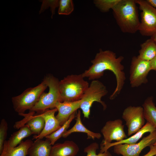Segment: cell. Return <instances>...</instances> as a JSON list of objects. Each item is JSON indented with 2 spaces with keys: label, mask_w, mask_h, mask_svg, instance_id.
<instances>
[{
  "label": "cell",
  "mask_w": 156,
  "mask_h": 156,
  "mask_svg": "<svg viewBox=\"0 0 156 156\" xmlns=\"http://www.w3.org/2000/svg\"><path fill=\"white\" fill-rule=\"evenodd\" d=\"M57 109L55 108L47 109L39 114L44 120L45 124L43 130L38 135H34L33 139H42L55 131L61 127L59 122L55 116Z\"/></svg>",
  "instance_id": "cell-12"
},
{
  "label": "cell",
  "mask_w": 156,
  "mask_h": 156,
  "mask_svg": "<svg viewBox=\"0 0 156 156\" xmlns=\"http://www.w3.org/2000/svg\"><path fill=\"white\" fill-rule=\"evenodd\" d=\"M8 129V124L6 120L3 118L1 119L0 124V153H2L5 141L6 140L7 131Z\"/></svg>",
  "instance_id": "cell-27"
},
{
  "label": "cell",
  "mask_w": 156,
  "mask_h": 156,
  "mask_svg": "<svg viewBox=\"0 0 156 156\" xmlns=\"http://www.w3.org/2000/svg\"><path fill=\"white\" fill-rule=\"evenodd\" d=\"M149 147L150 149L149 151L142 156H153L156 155V146L152 145Z\"/></svg>",
  "instance_id": "cell-29"
},
{
  "label": "cell",
  "mask_w": 156,
  "mask_h": 156,
  "mask_svg": "<svg viewBox=\"0 0 156 156\" xmlns=\"http://www.w3.org/2000/svg\"><path fill=\"white\" fill-rule=\"evenodd\" d=\"M151 5L156 9V0H146Z\"/></svg>",
  "instance_id": "cell-31"
},
{
  "label": "cell",
  "mask_w": 156,
  "mask_h": 156,
  "mask_svg": "<svg viewBox=\"0 0 156 156\" xmlns=\"http://www.w3.org/2000/svg\"><path fill=\"white\" fill-rule=\"evenodd\" d=\"M46 79L49 91L44 92L40 95L39 99L35 105L30 110L31 112L42 113L49 109L55 108L59 102H62L60 93L57 78L52 75L49 74L44 77Z\"/></svg>",
  "instance_id": "cell-5"
},
{
  "label": "cell",
  "mask_w": 156,
  "mask_h": 156,
  "mask_svg": "<svg viewBox=\"0 0 156 156\" xmlns=\"http://www.w3.org/2000/svg\"><path fill=\"white\" fill-rule=\"evenodd\" d=\"M81 111L79 110L76 115V121L75 125L71 129L67 130L63 134L62 137L66 138L71 133L75 132H81L86 133L89 138L93 140L95 138L100 139L101 137L100 133L93 132L83 125L81 121Z\"/></svg>",
  "instance_id": "cell-20"
},
{
  "label": "cell",
  "mask_w": 156,
  "mask_h": 156,
  "mask_svg": "<svg viewBox=\"0 0 156 156\" xmlns=\"http://www.w3.org/2000/svg\"><path fill=\"white\" fill-rule=\"evenodd\" d=\"M156 129L151 124L148 122L137 132L128 138L124 139L119 142L113 143H103L100 153H103L107 151L110 147L119 144H133L137 142L143 135L147 132L151 133L156 130Z\"/></svg>",
  "instance_id": "cell-14"
},
{
  "label": "cell",
  "mask_w": 156,
  "mask_h": 156,
  "mask_svg": "<svg viewBox=\"0 0 156 156\" xmlns=\"http://www.w3.org/2000/svg\"><path fill=\"white\" fill-rule=\"evenodd\" d=\"M89 85L82 74L68 75L64 77L59 83L62 102L81 100Z\"/></svg>",
  "instance_id": "cell-3"
},
{
  "label": "cell",
  "mask_w": 156,
  "mask_h": 156,
  "mask_svg": "<svg viewBox=\"0 0 156 156\" xmlns=\"http://www.w3.org/2000/svg\"><path fill=\"white\" fill-rule=\"evenodd\" d=\"M33 143L31 140H27L22 141L17 146L12 147L9 145L8 141L6 140L0 156H27L28 150Z\"/></svg>",
  "instance_id": "cell-15"
},
{
  "label": "cell",
  "mask_w": 156,
  "mask_h": 156,
  "mask_svg": "<svg viewBox=\"0 0 156 156\" xmlns=\"http://www.w3.org/2000/svg\"><path fill=\"white\" fill-rule=\"evenodd\" d=\"M76 112L72 114L68 119L58 129L45 137L46 138L50 140L51 144L52 146L54 144L55 142L58 140L62 137L63 134L67 131L70 123L76 117Z\"/></svg>",
  "instance_id": "cell-23"
},
{
  "label": "cell",
  "mask_w": 156,
  "mask_h": 156,
  "mask_svg": "<svg viewBox=\"0 0 156 156\" xmlns=\"http://www.w3.org/2000/svg\"><path fill=\"white\" fill-rule=\"evenodd\" d=\"M107 93L106 86L102 82L97 80H92L81 99L80 108L84 118H89L90 109L94 102L100 103L104 110L106 108V104L101 99Z\"/></svg>",
  "instance_id": "cell-6"
},
{
  "label": "cell",
  "mask_w": 156,
  "mask_h": 156,
  "mask_svg": "<svg viewBox=\"0 0 156 156\" xmlns=\"http://www.w3.org/2000/svg\"><path fill=\"white\" fill-rule=\"evenodd\" d=\"M34 112H31L28 114H24L28 120L26 124L31 131L32 134L35 135H39L43 130L45 126V120L44 118L39 114L33 116Z\"/></svg>",
  "instance_id": "cell-18"
},
{
  "label": "cell",
  "mask_w": 156,
  "mask_h": 156,
  "mask_svg": "<svg viewBox=\"0 0 156 156\" xmlns=\"http://www.w3.org/2000/svg\"><path fill=\"white\" fill-rule=\"evenodd\" d=\"M151 70L156 71V55L150 61Z\"/></svg>",
  "instance_id": "cell-30"
},
{
  "label": "cell",
  "mask_w": 156,
  "mask_h": 156,
  "mask_svg": "<svg viewBox=\"0 0 156 156\" xmlns=\"http://www.w3.org/2000/svg\"><path fill=\"white\" fill-rule=\"evenodd\" d=\"M101 131L103 136V143H110L113 140L119 142L127 137L124 125L120 119L107 121Z\"/></svg>",
  "instance_id": "cell-11"
},
{
  "label": "cell",
  "mask_w": 156,
  "mask_h": 156,
  "mask_svg": "<svg viewBox=\"0 0 156 156\" xmlns=\"http://www.w3.org/2000/svg\"><path fill=\"white\" fill-rule=\"evenodd\" d=\"M142 106L145 120L156 129V107L153 97H149L147 98Z\"/></svg>",
  "instance_id": "cell-21"
},
{
  "label": "cell",
  "mask_w": 156,
  "mask_h": 156,
  "mask_svg": "<svg viewBox=\"0 0 156 156\" xmlns=\"http://www.w3.org/2000/svg\"><path fill=\"white\" fill-rule=\"evenodd\" d=\"M135 0H120L112 9L117 25L125 33H135L140 24Z\"/></svg>",
  "instance_id": "cell-2"
},
{
  "label": "cell",
  "mask_w": 156,
  "mask_h": 156,
  "mask_svg": "<svg viewBox=\"0 0 156 156\" xmlns=\"http://www.w3.org/2000/svg\"><path fill=\"white\" fill-rule=\"evenodd\" d=\"M120 0H94L93 2L95 6L103 13L108 12L120 1Z\"/></svg>",
  "instance_id": "cell-24"
},
{
  "label": "cell",
  "mask_w": 156,
  "mask_h": 156,
  "mask_svg": "<svg viewBox=\"0 0 156 156\" xmlns=\"http://www.w3.org/2000/svg\"><path fill=\"white\" fill-rule=\"evenodd\" d=\"M79 150L78 146L74 142L66 141L52 146L50 156H75Z\"/></svg>",
  "instance_id": "cell-16"
},
{
  "label": "cell",
  "mask_w": 156,
  "mask_h": 156,
  "mask_svg": "<svg viewBox=\"0 0 156 156\" xmlns=\"http://www.w3.org/2000/svg\"><path fill=\"white\" fill-rule=\"evenodd\" d=\"M99 148V145L96 143H93L85 148L84 151L87 153V156H112L107 150L103 153L96 154V151Z\"/></svg>",
  "instance_id": "cell-26"
},
{
  "label": "cell",
  "mask_w": 156,
  "mask_h": 156,
  "mask_svg": "<svg viewBox=\"0 0 156 156\" xmlns=\"http://www.w3.org/2000/svg\"><path fill=\"white\" fill-rule=\"evenodd\" d=\"M58 13L59 14L68 15L73 11L74 6L72 0H60Z\"/></svg>",
  "instance_id": "cell-25"
},
{
  "label": "cell",
  "mask_w": 156,
  "mask_h": 156,
  "mask_svg": "<svg viewBox=\"0 0 156 156\" xmlns=\"http://www.w3.org/2000/svg\"><path fill=\"white\" fill-rule=\"evenodd\" d=\"M33 134L28 127L24 125L17 131L13 133L8 140L10 146L15 147L19 144L23 140Z\"/></svg>",
  "instance_id": "cell-22"
},
{
  "label": "cell",
  "mask_w": 156,
  "mask_h": 156,
  "mask_svg": "<svg viewBox=\"0 0 156 156\" xmlns=\"http://www.w3.org/2000/svg\"><path fill=\"white\" fill-rule=\"evenodd\" d=\"M124 59L122 56L117 57L116 53L112 51L100 49L91 61L92 65L82 74V75L84 78L93 80L103 76L106 70L112 72L116 81V88L109 98L113 99L120 94L125 83L126 78L124 67L121 63Z\"/></svg>",
  "instance_id": "cell-1"
},
{
  "label": "cell",
  "mask_w": 156,
  "mask_h": 156,
  "mask_svg": "<svg viewBox=\"0 0 156 156\" xmlns=\"http://www.w3.org/2000/svg\"><path fill=\"white\" fill-rule=\"evenodd\" d=\"M155 156H156V155H155Z\"/></svg>",
  "instance_id": "cell-34"
},
{
  "label": "cell",
  "mask_w": 156,
  "mask_h": 156,
  "mask_svg": "<svg viewBox=\"0 0 156 156\" xmlns=\"http://www.w3.org/2000/svg\"><path fill=\"white\" fill-rule=\"evenodd\" d=\"M122 117L128 127V135L135 134L145 125L144 109L141 106H130L124 110Z\"/></svg>",
  "instance_id": "cell-10"
},
{
  "label": "cell",
  "mask_w": 156,
  "mask_h": 156,
  "mask_svg": "<svg viewBox=\"0 0 156 156\" xmlns=\"http://www.w3.org/2000/svg\"><path fill=\"white\" fill-rule=\"evenodd\" d=\"M140 47L137 56L138 58L150 61L156 55V44L151 38L142 44Z\"/></svg>",
  "instance_id": "cell-19"
},
{
  "label": "cell",
  "mask_w": 156,
  "mask_h": 156,
  "mask_svg": "<svg viewBox=\"0 0 156 156\" xmlns=\"http://www.w3.org/2000/svg\"><path fill=\"white\" fill-rule=\"evenodd\" d=\"M135 0L141 11L138 31L143 36L151 37L156 33V9L146 0Z\"/></svg>",
  "instance_id": "cell-7"
},
{
  "label": "cell",
  "mask_w": 156,
  "mask_h": 156,
  "mask_svg": "<svg viewBox=\"0 0 156 156\" xmlns=\"http://www.w3.org/2000/svg\"><path fill=\"white\" fill-rule=\"evenodd\" d=\"M156 141V130L144 137L139 142L133 144H119L114 146V153L123 156H139L147 146L153 145Z\"/></svg>",
  "instance_id": "cell-9"
},
{
  "label": "cell",
  "mask_w": 156,
  "mask_h": 156,
  "mask_svg": "<svg viewBox=\"0 0 156 156\" xmlns=\"http://www.w3.org/2000/svg\"><path fill=\"white\" fill-rule=\"evenodd\" d=\"M52 145L50 140L46 138L36 139L29 148L28 156H50Z\"/></svg>",
  "instance_id": "cell-17"
},
{
  "label": "cell",
  "mask_w": 156,
  "mask_h": 156,
  "mask_svg": "<svg viewBox=\"0 0 156 156\" xmlns=\"http://www.w3.org/2000/svg\"><path fill=\"white\" fill-rule=\"evenodd\" d=\"M47 87L44 78L37 86L28 88L20 94L13 97L12 101L15 111L21 115L26 110H30L38 102L40 95Z\"/></svg>",
  "instance_id": "cell-4"
},
{
  "label": "cell",
  "mask_w": 156,
  "mask_h": 156,
  "mask_svg": "<svg viewBox=\"0 0 156 156\" xmlns=\"http://www.w3.org/2000/svg\"><path fill=\"white\" fill-rule=\"evenodd\" d=\"M81 100L73 102H59L55 108L58 111L55 117L62 126L69 118L71 116L80 108Z\"/></svg>",
  "instance_id": "cell-13"
},
{
  "label": "cell",
  "mask_w": 156,
  "mask_h": 156,
  "mask_svg": "<svg viewBox=\"0 0 156 156\" xmlns=\"http://www.w3.org/2000/svg\"><path fill=\"white\" fill-rule=\"evenodd\" d=\"M154 41L156 44V33L151 37Z\"/></svg>",
  "instance_id": "cell-32"
},
{
  "label": "cell",
  "mask_w": 156,
  "mask_h": 156,
  "mask_svg": "<svg viewBox=\"0 0 156 156\" xmlns=\"http://www.w3.org/2000/svg\"><path fill=\"white\" fill-rule=\"evenodd\" d=\"M153 145L154 146H156V141L155 143L153 144Z\"/></svg>",
  "instance_id": "cell-33"
},
{
  "label": "cell",
  "mask_w": 156,
  "mask_h": 156,
  "mask_svg": "<svg viewBox=\"0 0 156 156\" xmlns=\"http://www.w3.org/2000/svg\"><path fill=\"white\" fill-rule=\"evenodd\" d=\"M41 1L42 3L39 12L40 14L44 11L45 10L50 7L52 13L51 18L55 14V9L56 8L58 7L59 5L60 0H42Z\"/></svg>",
  "instance_id": "cell-28"
},
{
  "label": "cell",
  "mask_w": 156,
  "mask_h": 156,
  "mask_svg": "<svg viewBox=\"0 0 156 156\" xmlns=\"http://www.w3.org/2000/svg\"><path fill=\"white\" fill-rule=\"evenodd\" d=\"M150 61L134 56L132 58L130 70L129 81L132 88L138 87L148 82L147 76L151 70Z\"/></svg>",
  "instance_id": "cell-8"
}]
</instances>
